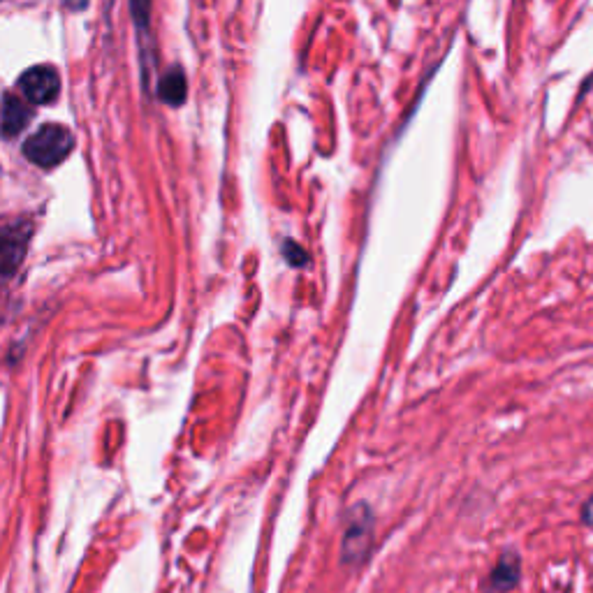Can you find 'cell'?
<instances>
[{
  "label": "cell",
  "mask_w": 593,
  "mask_h": 593,
  "mask_svg": "<svg viewBox=\"0 0 593 593\" xmlns=\"http://www.w3.org/2000/svg\"><path fill=\"white\" fill-rule=\"evenodd\" d=\"M72 146H75V139H72L70 130L49 123V126H42L38 133L31 135V139L24 144V153L35 165L56 167L70 156Z\"/></svg>",
  "instance_id": "cell-1"
},
{
  "label": "cell",
  "mask_w": 593,
  "mask_h": 593,
  "mask_svg": "<svg viewBox=\"0 0 593 593\" xmlns=\"http://www.w3.org/2000/svg\"><path fill=\"white\" fill-rule=\"evenodd\" d=\"M373 543V512L369 505L360 503L350 510L346 533H343L341 556L343 563H362Z\"/></svg>",
  "instance_id": "cell-2"
},
{
  "label": "cell",
  "mask_w": 593,
  "mask_h": 593,
  "mask_svg": "<svg viewBox=\"0 0 593 593\" xmlns=\"http://www.w3.org/2000/svg\"><path fill=\"white\" fill-rule=\"evenodd\" d=\"M31 225H3L0 228V290L7 288L26 258Z\"/></svg>",
  "instance_id": "cell-3"
},
{
  "label": "cell",
  "mask_w": 593,
  "mask_h": 593,
  "mask_svg": "<svg viewBox=\"0 0 593 593\" xmlns=\"http://www.w3.org/2000/svg\"><path fill=\"white\" fill-rule=\"evenodd\" d=\"M19 86L28 102L47 105V102L56 100L58 91H61V77H58V72L54 68H49V65H38V68H31L21 75Z\"/></svg>",
  "instance_id": "cell-4"
},
{
  "label": "cell",
  "mask_w": 593,
  "mask_h": 593,
  "mask_svg": "<svg viewBox=\"0 0 593 593\" xmlns=\"http://www.w3.org/2000/svg\"><path fill=\"white\" fill-rule=\"evenodd\" d=\"M519 577H522V559L512 549H505L501 559L496 561L492 575H489V591L508 593L517 587Z\"/></svg>",
  "instance_id": "cell-5"
},
{
  "label": "cell",
  "mask_w": 593,
  "mask_h": 593,
  "mask_svg": "<svg viewBox=\"0 0 593 593\" xmlns=\"http://www.w3.org/2000/svg\"><path fill=\"white\" fill-rule=\"evenodd\" d=\"M28 119H31V109L14 95H7L3 105V116H0V130L3 135H19L26 128Z\"/></svg>",
  "instance_id": "cell-6"
},
{
  "label": "cell",
  "mask_w": 593,
  "mask_h": 593,
  "mask_svg": "<svg viewBox=\"0 0 593 593\" xmlns=\"http://www.w3.org/2000/svg\"><path fill=\"white\" fill-rule=\"evenodd\" d=\"M160 98L167 105H181L186 100V77L179 68H172L167 75L160 79Z\"/></svg>",
  "instance_id": "cell-7"
},
{
  "label": "cell",
  "mask_w": 593,
  "mask_h": 593,
  "mask_svg": "<svg viewBox=\"0 0 593 593\" xmlns=\"http://www.w3.org/2000/svg\"><path fill=\"white\" fill-rule=\"evenodd\" d=\"M299 251H302V248H299V246L285 244V255H288L292 265H304V262H306V255L299 253Z\"/></svg>",
  "instance_id": "cell-8"
},
{
  "label": "cell",
  "mask_w": 593,
  "mask_h": 593,
  "mask_svg": "<svg viewBox=\"0 0 593 593\" xmlns=\"http://www.w3.org/2000/svg\"><path fill=\"white\" fill-rule=\"evenodd\" d=\"M582 522L587 526H593V494L587 499V503L582 505Z\"/></svg>",
  "instance_id": "cell-9"
},
{
  "label": "cell",
  "mask_w": 593,
  "mask_h": 593,
  "mask_svg": "<svg viewBox=\"0 0 593 593\" xmlns=\"http://www.w3.org/2000/svg\"><path fill=\"white\" fill-rule=\"evenodd\" d=\"M591 82H593V77H591V79H587V82H584V84H587V86H584V89H582V91H587V89H589V84H591Z\"/></svg>",
  "instance_id": "cell-10"
}]
</instances>
